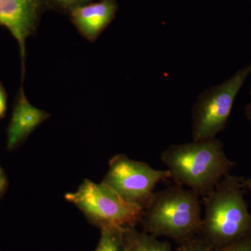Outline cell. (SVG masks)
Masks as SVG:
<instances>
[{
	"instance_id": "2",
	"label": "cell",
	"mask_w": 251,
	"mask_h": 251,
	"mask_svg": "<svg viewBox=\"0 0 251 251\" xmlns=\"http://www.w3.org/2000/svg\"><path fill=\"white\" fill-rule=\"evenodd\" d=\"M161 161L176 184L205 197L236 166L216 138L202 141L173 145L161 155Z\"/></svg>"
},
{
	"instance_id": "4",
	"label": "cell",
	"mask_w": 251,
	"mask_h": 251,
	"mask_svg": "<svg viewBox=\"0 0 251 251\" xmlns=\"http://www.w3.org/2000/svg\"><path fill=\"white\" fill-rule=\"evenodd\" d=\"M65 198L100 229L133 227L143 215V208L127 202L103 183L85 179L76 191L67 193Z\"/></svg>"
},
{
	"instance_id": "11",
	"label": "cell",
	"mask_w": 251,
	"mask_h": 251,
	"mask_svg": "<svg viewBox=\"0 0 251 251\" xmlns=\"http://www.w3.org/2000/svg\"><path fill=\"white\" fill-rule=\"evenodd\" d=\"M123 229H100L101 235L94 251H128L124 242Z\"/></svg>"
},
{
	"instance_id": "1",
	"label": "cell",
	"mask_w": 251,
	"mask_h": 251,
	"mask_svg": "<svg viewBox=\"0 0 251 251\" xmlns=\"http://www.w3.org/2000/svg\"><path fill=\"white\" fill-rule=\"evenodd\" d=\"M245 178L226 175L204 199L198 236L213 250L251 234V214L244 199Z\"/></svg>"
},
{
	"instance_id": "3",
	"label": "cell",
	"mask_w": 251,
	"mask_h": 251,
	"mask_svg": "<svg viewBox=\"0 0 251 251\" xmlns=\"http://www.w3.org/2000/svg\"><path fill=\"white\" fill-rule=\"evenodd\" d=\"M202 219L200 196L176 184L153 193L140 224L146 233L171 238L181 244L198 235Z\"/></svg>"
},
{
	"instance_id": "17",
	"label": "cell",
	"mask_w": 251,
	"mask_h": 251,
	"mask_svg": "<svg viewBox=\"0 0 251 251\" xmlns=\"http://www.w3.org/2000/svg\"><path fill=\"white\" fill-rule=\"evenodd\" d=\"M246 116L251 121V101L250 103L248 104L245 109Z\"/></svg>"
},
{
	"instance_id": "13",
	"label": "cell",
	"mask_w": 251,
	"mask_h": 251,
	"mask_svg": "<svg viewBox=\"0 0 251 251\" xmlns=\"http://www.w3.org/2000/svg\"><path fill=\"white\" fill-rule=\"evenodd\" d=\"M176 251H213L212 249L206 244L199 236H195L188 240L179 244Z\"/></svg>"
},
{
	"instance_id": "5",
	"label": "cell",
	"mask_w": 251,
	"mask_h": 251,
	"mask_svg": "<svg viewBox=\"0 0 251 251\" xmlns=\"http://www.w3.org/2000/svg\"><path fill=\"white\" fill-rule=\"evenodd\" d=\"M251 74V65L247 66L226 82L201 94L192 110L194 141L212 139L225 129L234 99Z\"/></svg>"
},
{
	"instance_id": "9",
	"label": "cell",
	"mask_w": 251,
	"mask_h": 251,
	"mask_svg": "<svg viewBox=\"0 0 251 251\" xmlns=\"http://www.w3.org/2000/svg\"><path fill=\"white\" fill-rule=\"evenodd\" d=\"M50 115L29 103L21 88L7 132V147L11 150L32 133Z\"/></svg>"
},
{
	"instance_id": "7",
	"label": "cell",
	"mask_w": 251,
	"mask_h": 251,
	"mask_svg": "<svg viewBox=\"0 0 251 251\" xmlns=\"http://www.w3.org/2000/svg\"><path fill=\"white\" fill-rule=\"evenodd\" d=\"M44 0H0V25L17 41L22 63V79L25 72L26 41L36 32Z\"/></svg>"
},
{
	"instance_id": "12",
	"label": "cell",
	"mask_w": 251,
	"mask_h": 251,
	"mask_svg": "<svg viewBox=\"0 0 251 251\" xmlns=\"http://www.w3.org/2000/svg\"><path fill=\"white\" fill-rule=\"evenodd\" d=\"M92 1L93 0H44L46 6L69 15L76 8Z\"/></svg>"
},
{
	"instance_id": "15",
	"label": "cell",
	"mask_w": 251,
	"mask_h": 251,
	"mask_svg": "<svg viewBox=\"0 0 251 251\" xmlns=\"http://www.w3.org/2000/svg\"><path fill=\"white\" fill-rule=\"evenodd\" d=\"M6 111V94L2 84L0 82V120Z\"/></svg>"
},
{
	"instance_id": "10",
	"label": "cell",
	"mask_w": 251,
	"mask_h": 251,
	"mask_svg": "<svg viewBox=\"0 0 251 251\" xmlns=\"http://www.w3.org/2000/svg\"><path fill=\"white\" fill-rule=\"evenodd\" d=\"M123 239L128 251H172L169 242H161L151 234L140 232L135 226L124 227Z\"/></svg>"
},
{
	"instance_id": "18",
	"label": "cell",
	"mask_w": 251,
	"mask_h": 251,
	"mask_svg": "<svg viewBox=\"0 0 251 251\" xmlns=\"http://www.w3.org/2000/svg\"><path fill=\"white\" fill-rule=\"evenodd\" d=\"M244 184L248 191L251 193V179H244Z\"/></svg>"
},
{
	"instance_id": "14",
	"label": "cell",
	"mask_w": 251,
	"mask_h": 251,
	"mask_svg": "<svg viewBox=\"0 0 251 251\" xmlns=\"http://www.w3.org/2000/svg\"><path fill=\"white\" fill-rule=\"evenodd\" d=\"M213 251H251V234L226 247Z\"/></svg>"
},
{
	"instance_id": "16",
	"label": "cell",
	"mask_w": 251,
	"mask_h": 251,
	"mask_svg": "<svg viewBox=\"0 0 251 251\" xmlns=\"http://www.w3.org/2000/svg\"><path fill=\"white\" fill-rule=\"evenodd\" d=\"M6 184V177H5L4 173L0 169V193L4 191L5 186Z\"/></svg>"
},
{
	"instance_id": "8",
	"label": "cell",
	"mask_w": 251,
	"mask_h": 251,
	"mask_svg": "<svg viewBox=\"0 0 251 251\" xmlns=\"http://www.w3.org/2000/svg\"><path fill=\"white\" fill-rule=\"evenodd\" d=\"M117 10L115 0H100L76 8L69 16L81 35L94 42L112 22Z\"/></svg>"
},
{
	"instance_id": "6",
	"label": "cell",
	"mask_w": 251,
	"mask_h": 251,
	"mask_svg": "<svg viewBox=\"0 0 251 251\" xmlns=\"http://www.w3.org/2000/svg\"><path fill=\"white\" fill-rule=\"evenodd\" d=\"M168 170H156L144 162L130 159L125 154L116 155L109 163L103 184L113 189L127 202L143 208L151 198L160 181L171 179Z\"/></svg>"
}]
</instances>
